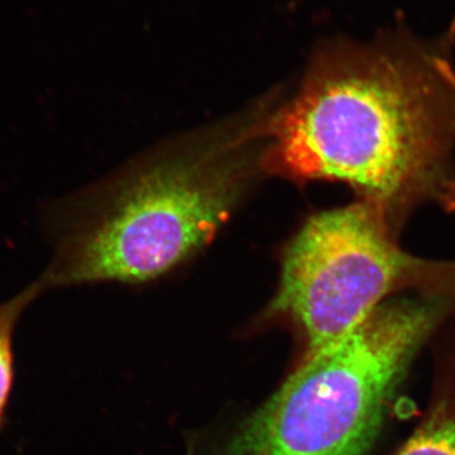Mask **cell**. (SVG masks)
Listing matches in <instances>:
<instances>
[{
  "label": "cell",
  "instance_id": "2",
  "mask_svg": "<svg viewBox=\"0 0 455 455\" xmlns=\"http://www.w3.org/2000/svg\"><path fill=\"white\" fill-rule=\"evenodd\" d=\"M281 92L156 147L88 188L42 204L44 290L163 276L211 243L267 175Z\"/></svg>",
  "mask_w": 455,
  "mask_h": 455
},
{
  "label": "cell",
  "instance_id": "4",
  "mask_svg": "<svg viewBox=\"0 0 455 455\" xmlns=\"http://www.w3.org/2000/svg\"><path fill=\"white\" fill-rule=\"evenodd\" d=\"M397 235L362 200L311 215L284 248L266 316L295 325L313 353L355 331L392 293L455 298V260L416 257Z\"/></svg>",
  "mask_w": 455,
  "mask_h": 455
},
{
  "label": "cell",
  "instance_id": "6",
  "mask_svg": "<svg viewBox=\"0 0 455 455\" xmlns=\"http://www.w3.org/2000/svg\"><path fill=\"white\" fill-rule=\"evenodd\" d=\"M396 455H455V397L434 407Z\"/></svg>",
  "mask_w": 455,
  "mask_h": 455
},
{
  "label": "cell",
  "instance_id": "7",
  "mask_svg": "<svg viewBox=\"0 0 455 455\" xmlns=\"http://www.w3.org/2000/svg\"><path fill=\"white\" fill-rule=\"evenodd\" d=\"M453 82H454V85H455V73L453 75Z\"/></svg>",
  "mask_w": 455,
  "mask_h": 455
},
{
  "label": "cell",
  "instance_id": "3",
  "mask_svg": "<svg viewBox=\"0 0 455 455\" xmlns=\"http://www.w3.org/2000/svg\"><path fill=\"white\" fill-rule=\"evenodd\" d=\"M448 304L423 295L383 302L343 339L307 353L217 455H363Z\"/></svg>",
  "mask_w": 455,
  "mask_h": 455
},
{
  "label": "cell",
  "instance_id": "1",
  "mask_svg": "<svg viewBox=\"0 0 455 455\" xmlns=\"http://www.w3.org/2000/svg\"><path fill=\"white\" fill-rule=\"evenodd\" d=\"M455 20L439 37L403 23L325 40L278 108L267 173L341 182L400 232L425 204L455 212Z\"/></svg>",
  "mask_w": 455,
  "mask_h": 455
},
{
  "label": "cell",
  "instance_id": "5",
  "mask_svg": "<svg viewBox=\"0 0 455 455\" xmlns=\"http://www.w3.org/2000/svg\"><path fill=\"white\" fill-rule=\"evenodd\" d=\"M46 292L40 280L27 284L22 291L0 302V429L5 425V414L14 379V331L25 311Z\"/></svg>",
  "mask_w": 455,
  "mask_h": 455
}]
</instances>
